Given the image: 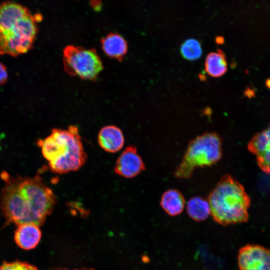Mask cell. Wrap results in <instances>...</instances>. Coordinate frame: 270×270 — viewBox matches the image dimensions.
I'll list each match as a JSON object with an SVG mask.
<instances>
[{"mask_svg": "<svg viewBox=\"0 0 270 270\" xmlns=\"http://www.w3.org/2000/svg\"><path fill=\"white\" fill-rule=\"evenodd\" d=\"M2 190L0 208L6 224H44L56 204L52 190L36 175L32 178L8 177Z\"/></svg>", "mask_w": 270, "mask_h": 270, "instance_id": "cell-1", "label": "cell"}, {"mask_svg": "<svg viewBox=\"0 0 270 270\" xmlns=\"http://www.w3.org/2000/svg\"><path fill=\"white\" fill-rule=\"evenodd\" d=\"M25 6L12 1L0 4V55L17 56L32 48L41 20Z\"/></svg>", "mask_w": 270, "mask_h": 270, "instance_id": "cell-2", "label": "cell"}, {"mask_svg": "<svg viewBox=\"0 0 270 270\" xmlns=\"http://www.w3.org/2000/svg\"><path fill=\"white\" fill-rule=\"evenodd\" d=\"M38 144L53 172L62 174L76 171L86 162L87 156L74 126H69L67 130L52 129L50 134L40 140Z\"/></svg>", "mask_w": 270, "mask_h": 270, "instance_id": "cell-3", "label": "cell"}, {"mask_svg": "<svg viewBox=\"0 0 270 270\" xmlns=\"http://www.w3.org/2000/svg\"><path fill=\"white\" fill-rule=\"evenodd\" d=\"M207 200L210 215L220 224L242 223L248 219L250 197L243 185L230 175L225 174L220 178Z\"/></svg>", "mask_w": 270, "mask_h": 270, "instance_id": "cell-4", "label": "cell"}, {"mask_svg": "<svg viewBox=\"0 0 270 270\" xmlns=\"http://www.w3.org/2000/svg\"><path fill=\"white\" fill-rule=\"evenodd\" d=\"M222 138L216 132H206L192 140L174 174L176 178L188 179L198 168L216 164L222 155Z\"/></svg>", "mask_w": 270, "mask_h": 270, "instance_id": "cell-5", "label": "cell"}, {"mask_svg": "<svg viewBox=\"0 0 270 270\" xmlns=\"http://www.w3.org/2000/svg\"><path fill=\"white\" fill-rule=\"evenodd\" d=\"M63 62L68 74L83 80H94L103 70L102 61L94 48L68 46L64 50Z\"/></svg>", "mask_w": 270, "mask_h": 270, "instance_id": "cell-6", "label": "cell"}, {"mask_svg": "<svg viewBox=\"0 0 270 270\" xmlns=\"http://www.w3.org/2000/svg\"><path fill=\"white\" fill-rule=\"evenodd\" d=\"M238 260L239 270H270V249L248 244L240 250Z\"/></svg>", "mask_w": 270, "mask_h": 270, "instance_id": "cell-7", "label": "cell"}, {"mask_svg": "<svg viewBox=\"0 0 270 270\" xmlns=\"http://www.w3.org/2000/svg\"><path fill=\"white\" fill-rule=\"evenodd\" d=\"M248 149L255 156L261 170L270 174V122L266 128L253 136Z\"/></svg>", "mask_w": 270, "mask_h": 270, "instance_id": "cell-8", "label": "cell"}, {"mask_svg": "<svg viewBox=\"0 0 270 270\" xmlns=\"http://www.w3.org/2000/svg\"><path fill=\"white\" fill-rule=\"evenodd\" d=\"M146 166L133 146H127L116 160L114 172L126 178H132L145 170Z\"/></svg>", "mask_w": 270, "mask_h": 270, "instance_id": "cell-9", "label": "cell"}, {"mask_svg": "<svg viewBox=\"0 0 270 270\" xmlns=\"http://www.w3.org/2000/svg\"><path fill=\"white\" fill-rule=\"evenodd\" d=\"M42 232L38 226L34 224L18 225L15 231L14 239L16 244L23 250L34 248L38 244Z\"/></svg>", "mask_w": 270, "mask_h": 270, "instance_id": "cell-10", "label": "cell"}, {"mask_svg": "<svg viewBox=\"0 0 270 270\" xmlns=\"http://www.w3.org/2000/svg\"><path fill=\"white\" fill-rule=\"evenodd\" d=\"M98 142L105 151L116 152L124 146V138L122 130L114 126L103 127L98 134Z\"/></svg>", "mask_w": 270, "mask_h": 270, "instance_id": "cell-11", "label": "cell"}, {"mask_svg": "<svg viewBox=\"0 0 270 270\" xmlns=\"http://www.w3.org/2000/svg\"><path fill=\"white\" fill-rule=\"evenodd\" d=\"M102 48L109 57L122 60L128 50V44L122 36L118 34L110 33L101 40Z\"/></svg>", "mask_w": 270, "mask_h": 270, "instance_id": "cell-12", "label": "cell"}, {"mask_svg": "<svg viewBox=\"0 0 270 270\" xmlns=\"http://www.w3.org/2000/svg\"><path fill=\"white\" fill-rule=\"evenodd\" d=\"M160 204L168 214L176 216L182 212L186 200L183 194L178 190L169 189L162 194Z\"/></svg>", "mask_w": 270, "mask_h": 270, "instance_id": "cell-13", "label": "cell"}, {"mask_svg": "<svg viewBox=\"0 0 270 270\" xmlns=\"http://www.w3.org/2000/svg\"><path fill=\"white\" fill-rule=\"evenodd\" d=\"M205 70L213 78H220L228 70V63L225 54L221 49L211 52L206 56L204 62Z\"/></svg>", "mask_w": 270, "mask_h": 270, "instance_id": "cell-14", "label": "cell"}, {"mask_svg": "<svg viewBox=\"0 0 270 270\" xmlns=\"http://www.w3.org/2000/svg\"><path fill=\"white\" fill-rule=\"evenodd\" d=\"M186 209L189 216L198 222L205 220L210 214L207 199L201 196L191 198L186 204Z\"/></svg>", "mask_w": 270, "mask_h": 270, "instance_id": "cell-15", "label": "cell"}, {"mask_svg": "<svg viewBox=\"0 0 270 270\" xmlns=\"http://www.w3.org/2000/svg\"><path fill=\"white\" fill-rule=\"evenodd\" d=\"M182 57L188 61H194L200 58L202 54L200 42L197 40L190 38L182 42L180 47Z\"/></svg>", "mask_w": 270, "mask_h": 270, "instance_id": "cell-16", "label": "cell"}, {"mask_svg": "<svg viewBox=\"0 0 270 270\" xmlns=\"http://www.w3.org/2000/svg\"><path fill=\"white\" fill-rule=\"evenodd\" d=\"M1 266L2 270H38L36 266L18 260L10 262L4 261Z\"/></svg>", "mask_w": 270, "mask_h": 270, "instance_id": "cell-17", "label": "cell"}, {"mask_svg": "<svg viewBox=\"0 0 270 270\" xmlns=\"http://www.w3.org/2000/svg\"><path fill=\"white\" fill-rule=\"evenodd\" d=\"M8 78V74L6 67L0 62V86L6 82Z\"/></svg>", "mask_w": 270, "mask_h": 270, "instance_id": "cell-18", "label": "cell"}, {"mask_svg": "<svg viewBox=\"0 0 270 270\" xmlns=\"http://www.w3.org/2000/svg\"><path fill=\"white\" fill-rule=\"evenodd\" d=\"M266 85L268 88H270V79L267 80L266 82Z\"/></svg>", "mask_w": 270, "mask_h": 270, "instance_id": "cell-19", "label": "cell"}, {"mask_svg": "<svg viewBox=\"0 0 270 270\" xmlns=\"http://www.w3.org/2000/svg\"><path fill=\"white\" fill-rule=\"evenodd\" d=\"M52 270H69V269H66V268H56V269Z\"/></svg>", "mask_w": 270, "mask_h": 270, "instance_id": "cell-20", "label": "cell"}, {"mask_svg": "<svg viewBox=\"0 0 270 270\" xmlns=\"http://www.w3.org/2000/svg\"><path fill=\"white\" fill-rule=\"evenodd\" d=\"M0 270H2V266H0Z\"/></svg>", "mask_w": 270, "mask_h": 270, "instance_id": "cell-21", "label": "cell"}]
</instances>
